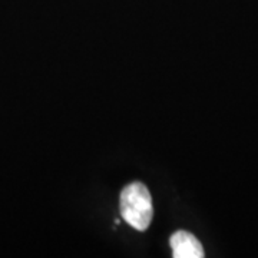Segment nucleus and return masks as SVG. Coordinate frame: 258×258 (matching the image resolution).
Segmentation results:
<instances>
[{"mask_svg":"<svg viewBox=\"0 0 258 258\" xmlns=\"http://www.w3.org/2000/svg\"><path fill=\"white\" fill-rule=\"evenodd\" d=\"M122 218L132 228L145 231L154 217L152 198L142 182H132L123 188L119 198Z\"/></svg>","mask_w":258,"mask_h":258,"instance_id":"obj_1","label":"nucleus"},{"mask_svg":"<svg viewBox=\"0 0 258 258\" xmlns=\"http://www.w3.org/2000/svg\"><path fill=\"white\" fill-rule=\"evenodd\" d=\"M175 258H203L205 255L198 238L186 231H176L169 240Z\"/></svg>","mask_w":258,"mask_h":258,"instance_id":"obj_2","label":"nucleus"}]
</instances>
